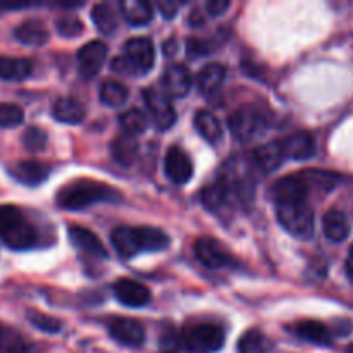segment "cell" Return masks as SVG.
<instances>
[{
    "label": "cell",
    "instance_id": "obj_19",
    "mask_svg": "<svg viewBox=\"0 0 353 353\" xmlns=\"http://www.w3.org/2000/svg\"><path fill=\"white\" fill-rule=\"evenodd\" d=\"M323 230L327 240L334 241V243H341V241L347 240L348 234H350L352 224L343 210L331 209L324 214Z\"/></svg>",
    "mask_w": 353,
    "mask_h": 353
},
{
    "label": "cell",
    "instance_id": "obj_9",
    "mask_svg": "<svg viewBox=\"0 0 353 353\" xmlns=\"http://www.w3.org/2000/svg\"><path fill=\"white\" fill-rule=\"evenodd\" d=\"M143 95L145 105H147L148 112H150L155 128L157 130H169L176 121L174 107H172L169 97L157 88L145 90Z\"/></svg>",
    "mask_w": 353,
    "mask_h": 353
},
{
    "label": "cell",
    "instance_id": "obj_33",
    "mask_svg": "<svg viewBox=\"0 0 353 353\" xmlns=\"http://www.w3.org/2000/svg\"><path fill=\"white\" fill-rule=\"evenodd\" d=\"M24 121V112L19 105L9 102L0 103V128H16Z\"/></svg>",
    "mask_w": 353,
    "mask_h": 353
},
{
    "label": "cell",
    "instance_id": "obj_11",
    "mask_svg": "<svg viewBox=\"0 0 353 353\" xmlns=\"http://www.w3.org/2000/svg\"><path fill=\"white\" fill-rule=\"evenodd\" d=\"M107 47L102 41H88L83 45L78 52V68L79 74L85 79L95 78L100 72L102 65L105 64Z\"/></svg>",
    "mask_w": 353,
    "mask_h": 353
},
{
    "label": "cell",
    "instance_id": "obj_4",
    "mask_svg": "<svg viewBox=\"0 0 353 353\" xmlns=\"http://www.w3.org/2000/svg\"><path fill=\"white\" fill-rule=\"evenodd\" d=\"M154 61L155 52L150 38H131L124 45V55H119L112 61V69L121 74L141 76L150 71Z\"/></svg>",
    "mask_w": 353,
    "mask_h": 353
},
{
    "label": "cell",
    "instance_id": "obj_32",
    "mask_svg": "<svg viewBox=\"0 0 353 353\" xmlns=\"http://www.w3.org/2000/svg\"><path fill=\"white\" fill-rule=\"evenodd\" d=\"M119 124L126 134L134 137L147 130V116L138 109H130L119 116Z\"/></svg>",
    "mask_w": 353,
    "mask_h": 353
},
{
    "label": "cell",
    "instance_id": "obj_30",
    "mask_svg": "<svg viewBox=\"0 0 353 353\" xmlns=\"http://www.w3.org/2000/svg\"><path fill=\"white\" fill-rule=\"evenodd\" d=\"M92 19L100 33L112 34L117 28V19L107 3H97L92 10Z\"/></svg>",
    "mask_w": 353,
    "mask_h": 353
},
{
    "label": "cell",
    "instance_id": "obj_15",
    "mask_svg": "<svg viewBox=\"0 0 353 353\" xmlns=\"http://www.w3.org/2000/svg\"><path fill=\"white\" fill-rule=\"evenodd\" d=\"M192 88V74L183 64L169 65L162 76V90L168 97L183 99Z\"/></svg>",
    "mask_w": 353,
    "mask_h": 353
},
{
    "label": "cell",
    "instance_id": "obj_8",
    "mask_svg": "<svg viewBox=\"0 0 353 353\" xmlns=\"http://www.w3.org/2000/svg\"><path fill=\"white\" fill-rule=\"evenodd\" d=\"M195 255L209 269H226L236 265V259L219 241L209 236L199 238L195 241Z\"/></svg>",
    "mask_w": 353,
    "mask_h": 353
},
{
    "label": "cell",
    "instance_id": "obj_36",
    "mask_svg": "<svg viewBox=\"0 0 353 353\" xmlns=\"http://www.w3.org/2000/svg\"><path fill=\"white\" fill-rule=\"evenodd\" d=\"M55 28H57L59 34H62L65 38L78 37L79 33H83V23L74 16L59 17L57 23H55Z\"/></svg>",
    "mask_w": 353,
    "mask_h": 353
},
{
    "label": "cell",
    "instance_id": "obj_35",
    "mask_svg": "<svg viewBox=\"0 0 353 353\" xmlns=\"http://www.w3.org/2000/svg\"><path fill=\"white\" fill-rule=\"evenodd\" d=\"M23 143L28 150L40 152V150H43L45 145H47V134H45V131L40 130V128L31 126L24 131Z\"/></svg>",
    "mask_w": 353,
    "mask_h": 353
},
{
    "label": "cell",
    "instance_id": "obj_25",
    "mask_svg": "<svg viewBox=\"0 0 353 353\" xmlns=\"http://www.w3.org/2000/svg\"><path fill=\"white\" fill-rule=\"evenodd\" d=\"M55 119L59 123L65 124H79L85 119V109L79 102H76L74 99H69V97H62L57 102L54 103V109H52Z\"/></svg>",
    "mask_w": 353,
    "mask_h": 353
},
{
    "label": "cell",
    "instance_id": "obj_6",
    "mask_svg": "<svg viewBox=\"0 0 353 353\" xmlns=\"http://www.w3.org/2000/svg\"><path fill=\"white\" fill-rule=\"evenodd\" d=\"M276 216L279 224L292 236L299 240H310L314 234V212L307 202L276 203Z\"/></svg>",
    "mask_w": 353,
    "mask_h": 353
},
{
    "label": "cell",
    "instance_id": "obj_37",
    "mask_svg": "<svg viewBox=\"0 0 353 353\" xmlns=\"http://www.w3.org/2000/svg\"><path fill=\"white\" fill-rule=\"evenodd\" d=\"M159 343H161L162 353H174L179 348V343H183V340L171 330L168 333L161 334V341Z\"/></svg>",
    "mask_w": 353,
    "mask_h": 353
},
{
    "label": "cell",
    "instance_id": "obj_14",
    "mask_svg": "<svg viewBox=\"0 0 353 353\" xmlns=\"http://www.w3.org/2000/svg\"><path fill=\"white\" fill-rule=\"evenodd\" d=\"M69 240L74 245V248H78L83 254L90 255L93 259H107V250L103 247V243L100 241V238L97 234H93L92 231L86 230L83 226H76V224H71L68 230Z\"/></svg>",
    "mask_w": 353,
    "mask_h": 353
},
{
    "label": "cell",
    "instance_id": "obj_13",
    "mask_svg": "<svg viewBox=\"0 0 353 353\" xmlns=\"http://www.w3.org/2000/svg\"><path fill=\"white\" fill-rule=\"evenodd\" d=\"M164 172L176 185H185L193 176V164L188 155L178 147H171L164 159Z\"/></svg>",
    "mask_w": 353,
    "mask_h": 353
},
{
    "label": "cell",
    "instance_id": "obj_22",
    "mask_svg": "<svg viewBox=\"0 0 353 353\" xmlns=\"http://www.w3.org/2000/svg\"><path fill=\"white\" fill-rule=\"evenodd\" d=\"M121 12H123L124 19L133 26H143V24L150 23L154 17V9L145 0H123Z\"/></svg>",
    "mask_w": 353,
    "mask_h": 353
},
{
    "label": "cell",
    "instance_id": "obj_18",
    "mask_svg": "<svg viewBox=\"0 0 353 353\" xmlns=\"http://www.w3.org/2000/svg\"><path fill=\"white\" fill-rule=\"evenodd\" d=\"M252 161H254L257 171L269 174V172H274L276 169L281 168L286 157L283 154V148L279 141H269V143L262 145V147H259L252 154Z\"/></svg>",
    "mask_w": 353,
    "mask_h": 353
},
{
    "label": "cell",
    "instance_id": "obj_5",
    "mask_svg": "<svg viewBox=\"0 0 353 353\" xmlns=\"http://www.w3.org/2000/svg\"><path fill=\"white\" fill-rule=\"evenodd\" d=\"M183 347L192 353H214L221 350L226 340L224 330L212 321L186 324L181 334Z\"/></svg>",
    "mask_w": 353,
    "mask_h": 353
},
{
    "label": "cell",
    "instance_id": "obj_41",
    "mask_svg": "<svg viewBox=\"0 0 353 353\" xmlns=\"http://www.w3.org/2000/svg\"><path fill=\"white\" fill-rule=\"evenodd\" d=\"M345 271H347L348 279L353 283V245L348 252V257H347V264H345Z\"/></svg>",
    "mask_w": 353,
    "mask_h": 353
},
{
    "label": "cell",
    "instance_id": "obj_24",
    "mask_svg": "<svg viewBox=\"0 0 353 353\" xmlns=\"http://www.w3.org/2000/svg\"><path fill=\"white\" fill-rule=\"evenodd\" d=\"M33 71L28 59L0 57V79L3 81H23Z\"/></svg>",
    "mask_w": 353,
    "mask_h": 353
},
{
    "label": "cell",
    "instance_id": "obj_40",
    "mask_svg": "<svg viewBox=\"0 0 353 353\" xmlns=\"http://www.w3.org/2000/svg\"><path fill=\"white\" fill-rule=\"evenodd\" d=\"M209 52V48H207V43L205 41H200V40H195V38H192V40H188V54L190 57H200V55L207 54Z\"/></svg>",
    "mask_w": 353,
    "mask_h": 353
},
{
    "label": "cell",
    "instance_id": "obj_1",
    "mask_svg": "<svg viewBox=\"0 0 353 353\" xmlns=\"http://www.w3.org/2000/svg\"><path fill=\"white\" fill-rule=\"evenodd\" d=\"M110 241L123 259H131L141 252L165 250L171 243L164 231L148 226H119L110 234Z\"/></svg>",
    "mask_w": 353,
    "mask_h": 353
},
{
    "label": "cell",
    "instance_id": "obj_2",
    "mask_svg": "<svg viewBox=\"0 0 353 353\" xmlns=\"http://www.w3.org/2000/svg\"><path fill=\"white\" fill-rule=\"evenodd\" d=\"M121 200L119 193L105 183L93 181V179H74L69 185L62 186L57 193V205L64 210H81L93 203L117 202Z\"/></svg>",
    "mask_w": 353,
    "mask_h": 353
},
{
    "label": "cell",
    "instance_id": "obj_34",
    "mask_svg": "<svg viewBox=\"0 0 353 353\" xmlns=\"http://www.w3.org/2000/svg\"><path fill=\"white\" fill-rule=\"evenodd\" d=\"M28 319H30V323L34 327H38L43 333H59L62 327L61 321H57L55 317L37 312V310H28Z\"/></svg>",
    "mask_w": 353,
    "mask_h": 353
},
{
    "label": "cell",
    "instance_id": "obj_27",
    "mask_svg": "<svg viewBox=\"0 0 353 353\" xmlns=\"http://www.w3.org/2000/svg\"><path fill=\"white\" fill-rule=\"evenodd\" d=\"M274 347L268 334L261 330H250L238 341V353H269Z\"/></svg>",
    "mask_w": 353,
    "mask_h": 353
},
{
    "label": "cell",
    "instance_id": "obj_3",
    "mask_svg": "<svg viewBox=\"0 0 353 353\" xmlns=\"http://www.w3.org/2000/svg\"><path fill=\"white\" fill-rule=\"evenodd\" d=\"M0 240L10 250H30L38 245V231L17 207L0 205Z\"/></svg>",
    "mask_w": 353,
    "mask_h": 353
},
{
    "label": "cell",
    "instance_id": "obj_28",
    "mask_svg": "<svg viewBox=\"0 0 353 353\" xmlns=\"http://www.w3.org/2000/svg\"><path fill=\"white\" fill-rule=\"evenodd\" d=\"M128 97H130V92H128L126 85L119 81L107 79L100 86V100L109 107H121L123 103H126Z\"/></svg>",
    "mask_w": 353,
    "mask_h": 353
},
{
    "label": "cell",
    "instance_id": "obj_21",
    "mask_svg": "<svg viewBox=\"0 0 353 353\" xmlns=\"http://www.w3.org/2000/svg\"><path fill=\"white\" fill-rule=\"evenodd\" d=\"M14 37L23 45H31V47H40L48 40V30L45 24L38 19H28L21 23L14 30Z\"/></svg>",
    "mask_w": 353,
    "mask_h": 353
},
{
    "label": "cell",
    "instance_id": "obj_38",
    "mask_svg": "<svg viewBox=\"0 0 353 353\" xmlns=\"http://www.w3.org/2000/svg\"><path fill=\"white\" fill-rule=\"evenodd\" d=\"M230 6L231 3L226 2V0H210V2L205 3V9L210 16H221V14L230 9Z\"/></svg>",
    "mask_w": 353,
    "mask_h": 353
},
{
    "label": "cell",
    "instance_id": "obj_31",
    "mask_svg": "<svg viewBox=\"0 0 353 353\" xmlns=\"http://www.w3.org/2000/svg\"><path fill=\"white\" fill-rule=\"evenodd\" d=\"M0 353H28L23 336L3 324H0Z\"/></svg>",
    "mask_w": 353,
    "mask_h": 353
},
{
    "label": "cell",
    "instance_id": "obj_10",
    "mask_svg": "<svg viewBox=\"0 0 353 353\" xmlns=\"http://www.w3.org/2000/svg\"><path fill=\"white\" fill-rule=\"evenodd\" d=\"M109 334L121 345L138 348L145 343V330L137 319L130 317H112L107 323Z\"/></svg>",
    "mask_w": 353,
    "mask_h": 353
},
{
    "label": "cell",
    "instance_id": "obj_23",
    "mask_svg": "<svg viewBox=\"0 0 353 353\" xmlns=\"http://www.w3.org/2000/svg\"><path fill=\"white\" fill-rule=\"evenodd\" d=\"M226 78V69L221 64H207L199 74V88L203 95L212 97L223 86Z\"/></svg>",
    "mask_w": 353,
    "mask_h": 353
},
{
    "label": "cell",
    "instance_id": "obj_12",
    "mask_svg": "<svg viewBox=\"0 0 353 353\" xmlns=\"http://www.w3.org/2000/svg\"><path fill=\"white\" fill-rule=\"evenodd\" d=\"M279 143H281L285 157L293 159V161H307V159H312L317 152L316 138L309 131H296V133L288 134L279 140Z\"/></svg>",
    "mask_w": 353,
    "mask_h": 353
},
{
    "label": "cell",
    "instance_id": "obj_39",
    "mask_svg": "<svg viewBox=\"0 0 353 353\" xmlns=\"http://www.w3.org/2000/svg\"><path fill=\"white\" fill-rule=\"evenodd\" d=\"M157 7L161 9L162 16H164L165 19H172V17L178 14L179 3L178 2H169V0H162V2L157 3Z\"/></svg>",
    "mask_w": 353,
    "mask_h": 353
},
{
    "label": "cell",
    "instance_id": "obj_16",
    "mask_svg": "<svg viewBox=\"0 0 353 353\" xmlns=\"http://www.w3.org/2000/svg\"><path fill=\"white\" fill-rule=\"evenodd\" d=\"M114 295L123 305L143 307L150 302V292L147 286L133 279H119L114 283Z\"/></svg>",
    "mask_w": 353,
    "mask_h": 353
},
{
    "label": "cell",
    "instance_id": "obj_7",
    "mask_svg": "<svg viewBox=\"0 0 353 353\" xmlns=\"http://www.w3.org/2000/svg\"><path fill=\"white\" fill-rule=\"evenodd\" d=\"M228 123H230L233 137L241 143L257 140L269 128L268 116L257 107H241L236 112L231 114Z\"/></svg>",
    "mask_w": 353,
    "mask_h": 353
},
{
    "label": "cell",
    "instance_id": "obj_17",
    "mask_svg": "<svg viewBox=\"0 0 353 353\" xmlns=\"http://www.w3.org/2000/svg\"><path fill=\"white\" fill-rule=\"evenodd\" d=\"M50 171V165L41 164V162L21 161L9 169V174L12 176L16 181L23 183V185L37 186L41 185V183L48 178Z\"/></svg>",
    "mask_w": 353,
    "mask_h": 353
},
{
    "label": "cell",
    "instance_id": "obj_26",
    "mask_svg": "<svg viewBox=\"0 0 353 353\" xmlns=\"http://www.w3.org/2000/svg\"><path fill=\"white\" fill-rule=\"evenodd\" d=\"M195 130L199 131L200 137L209 143H217L223 137V128H221L219 119L209 110H199L195 114Z\"/></svg>",
    "mask_w": 353,
    "mask_h": 353
},
{
    "label": "cell",
    "instance_id": "obj_20",
    "mask_svg": "<svg viewBox=\"0 0 353 353\" xmlns=\"http://www.w3.org/2000/svg\"><path fill=\"white\" fill-rule=\"evenodd\" d=\"M292 330L296 336H300L305 341H310L314 345H323V347H326V345H331V341H333L331 330L326 324L319 323V321H300Z\"/></svg>",
    "mask_w": 353,
    "mask_h": 353
},
{
    "label": "cell",
    "instance_id": "obj_29",
    "mask_svg": "<svg viewBox=\"0 0 353 353\" xmlns=\"http://www.w3.org/2000/svg\"><path fill=\"white\" fill-rule=\"evenodd\" d=\"M138 152V143L133 137L130 134H123V137L117 138L112 143V154L116 157L117 162L124 165L133 164V161L137 159Z\"/></svg>",
    "mask_w": 353,
    "mask_h": 353
}]
</instances>
